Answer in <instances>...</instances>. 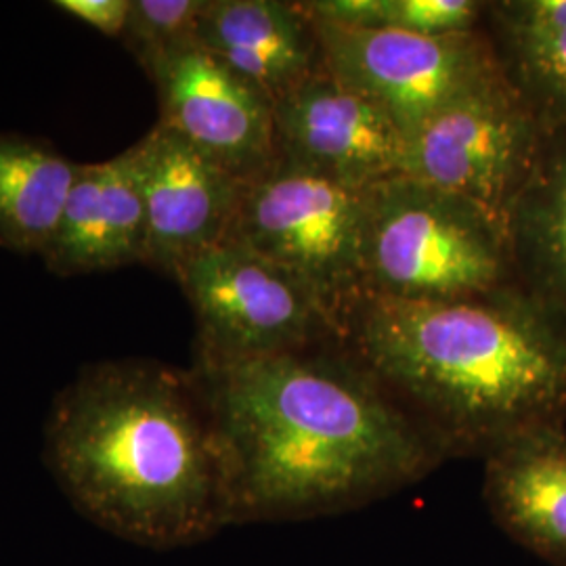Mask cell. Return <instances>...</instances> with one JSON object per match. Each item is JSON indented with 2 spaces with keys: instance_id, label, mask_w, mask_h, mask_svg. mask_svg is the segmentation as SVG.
<instances>
[{
  "instance_id": "1",
  "label": "cell",
  "mask_w": 566,
  "mask_h": 566,
  "mask_svg": "<svg viewBox=\"0 0 566 566\" xmlns=\"http://www.w3.org/2000/svg\"><path fill=\"white\" fill-rule=\"evenodd\" d=\"M191 371L219 437L233 525L357 510L447 462L338 343Z\"/></svg>"
},
{
  "instance_id": "2",
  "label": "cell",
  "mask_w": 566,
  "mask_h": 566,
  "mask_svg": "<svg viewBox=\"0 0 566 566\" xmlns=\"http://www.w3.org/2000/svg\"><path fill=\"white\" fill-rule=\"evenodd\" d=\"M338 346L446 460L566 426V322L514 290L462 303L365 296Z\"/></svg>"
},
{
  "instance_id": "3",
  "label": "cell",
  "mask_w": 566,
  "mask_h": 566,
  "mask_svg": "<svg viewBox=\"0 0 566 566\" xmlns=\"http://www.w3.org/2000/svg\"><path fill=\"white\" fill-rule=\"evenodd\" d=\"M44 460L74 506L139 546H191L233 525L223 453L191 367L84 365L51 405Z\"/></svg>"
},
{
  "instance_id": "4",
  "label": "cell",
  "mask_w": 566,
  "mask_h": 566,
  "mask_svg": "<svg viewBox=\"0 0 566 566\" xmlns=\"http://www.w3.org/2000/svg\"><path fill=\"white\" fill-rule=\"evenodd\" d=\"M367 296L462 303L521 290L506 221L407 175L365 189Z\"/></svg>"
},
{
  "instance_id": "5",
  "label": "cell",
  "mask_w": 566,
  "mask_h": 566,
  "mask_svg": "<svg viewBox=\"0 0 566 566\" xmlns=\"http://www.w3.org/2000/svg\"><path fill=\"white\" fill-rule=\"evenodd\" d=\"M365 189L329 181L292 164H273L243 185L227 240L292 275L336 327L367 296Z\"/></svg>"
},
{
  "instance_id": "6",
  "label": "cell",
  "mask_w": 566,
  "mask_h": 566,
  "mask_svg": "<svg viewBox=\"0 0 566 566\" xmlns=\"http://www.w3.org/2000/svg\"><path fill=\"white\" fill-rule=\"evenodd\" d=\"M175 282L196 319L193 367L243 364L338 338L301 283L240 242L203 250Z\"/></svg>"
},
{
  "instance_id": "7",
  "label": "cell",
  "mask_w": 566,
  "mask_h": 566,
  "mask_svg": "<svg viewBox=\"0 0 566 566\" xmlns=\"http://www.w3.org/2000/svg\"><path fill=\"white\" fill-rule=\"evenodd\" d=\"M324 67L378 105L409 139L447 105L502 74L486 28L451 36L313 23Z\"/></svg>"
},
{
  "instance_id": "8",
  "label": "cell",
  "mask_w": 566,
  "mask_h": 566,
  "mask_svg": "<svg viewBox=\"0 0 566 566\" xmlns=\"http://www.w3.org/2000/svg\"><path fill=\"white\" fill-rule=\"evenodd\" d=\"M546 133L502 72L447 105L407 139L403 175L462 196L506 221Z\"/></svg>"
},
{
  "instance_id": "9",
  "label": "cell",
  "mask_w": 566,
  "mask_h": 566,
  "mask_svg": "<svg viewBox=\"0 0 566 566\" xmlns=\"http://www.w3.org/2000/svg\"><path fill=\"white\" fill-rule=\"evenodd\" d=\"M147 78L160 124L242 182L277 163L273 103L200 42L164 57Z\"/></svg>"
},
{
  "instance_id": "10",
  "label": "cell",
  "mask_w": 566,
  "mask_h": 566,
  "mask_svg": "<svg viewBox=\"0 0 566 566\" xmlns=\"http://www.w3.org/2000/svg\"><path fill=\"white\" fill-rule=\"evenodd\" d=\"M273 118L282 163L353 189L403 175L399 126L325 67L275 103Z\"/></svg>"
},
{
  "instance_id": "11",
  "label": "cell",
  "mask_w": 566,
  "mask_h": 566,
  "mask_svg": "<svg viewBox=\"0 0 566 566\" xmlns=\"http://www.w3.org/2000/svg\"><path fill=\"white\" fill-rule=\"evenodd\" d=\"M133 151L147 219L145 266L177 280L193 256L229 238L245 182L160 122Z\"/></svg>"
},
{
  "instance_id": "12",
  "label": "cell",
  "mask_w": 566,
  "mask_h": 566,
  "mask_svg": "<svg viewBox=\"0 0 566 566\" xmlns=\"http://www.w3.org/2000/svg\"><path fill=\"white\" fill-rule=\"evenodd\" d=\"M147 259V219L133 145L99 163H81L55 235L42 254L55 277L109 273Z\"/></svg>"
},
{
  "instance_id": "13",
  "label": "cell",
  "mask_w": 566,
  "mask_h": 566,
  "mask_svg": "<svg viewBox=\"0 0 566 566\" xmlns=\"http://www.w3.org/2000/svg\"><path fill=\"white\" fill-rule=\"evenodd\" d=\"M198 42L273 105L324 67L298 0H208Z\"/></svg>"
},
{
  "instance_id": "14",
  "label": "cell",
  "mask_w": 566,
  "mask_h": 566,
  "mask_svg": "<svg viewBox=\"0 0 566 566\" xmlns=\"http://www.w3.org/2000/svg\"><path fill=\"white\" fill-rule=\"evenodd\" d=\"M483 497L512 542L566 566V426L535 428L491 451Z\"/></svg>"
},
{
  "instance_id": "15",
  "label": "cell",
  "mask_w": 566,
  "mask_h": 566,
  "mask_svg": "<svg viewBox=\"0 0 566 566\" xmlns=\"http://www.w3.org/2000/svg\"><path fill=\"white\" fill-rule=\"evenodd\" d=\"M506 229L521 290L566 322V130H547Z\"/></svg>"
},
{
  "instance_id": "16",
  "label": "cell",
  "mask_w": 566,
  "mask_h": 566,
  "mask_svg": "<svg viewBox=\"0 0 566 566\" xmlns=\"http://www.w3.org/2000/svg\"><path fill=\"white\" fill-rule=\"evenodd\" d=\"M78 164L46 139L0 133V248L42 259Z\"/></svg>"
},
{
  "instance_id": "17",
  "label": "cell",
  "mask_w": 566,
  "mask_h": 566,
  "mask_svg": "<svg viewBox=\"0 0 566 566\" xmlns=\"http://www.w3.org/2000/svg\"><path fill=\"white\" fill-rule=\"evenodd\" d=\"M485 28L502 72L546 130H566V30L500 20L489 11Z\"/></svg>"
},
{
  "instance_id": "18",
  "label": "cell",
  "mask_w": 566,
  "mask_h": 566,
  "mask_svg": "<svg viewBox=\"0 0 566 566\" xmlns=\"http://www.w3.org/2000/svg\"><path fill=\"white\" fill-rule=\"evenodd\" d=\"M208 0H133L122 46L145 76L170 53L198 42Z\"/></svg>"
},
{
  "instance_id": "19",
  "label": "cell",
  "mask_w": 566,
  "mask_h": 566,
  "mask_svg": "<svg viewBox=\"0 0 566 566\" xmlns=\"http://www.w3.org/2000/svg\"><path fill=\"white\" fill-rule=\"evenodd\" d=\"M483 0H374L367 30H399L420 36L468 34L485 28Z\"/></svg>"
},
{
  "instance_id": "20",
  "label": "cell",
  "mask_w": 566,
  "mask_h": 566,
  "mask_svg": "<svg viewBox=\"0 0 566 566\" xmlns=\"http://www.w3.org/2000/svg\"><path fill=\"white\" fill-rule=\"evenodd\" d=\"M60 13L81 21L105 39L122 42L133 0H55Z\"/></svg>"
},
{
  "instance_id": "21",
  "label": "cell",
  "mask_w": 566,
  "mask_h": 566,
  "mask_svg": "<svg viewBox=\"0 0 566 566\" xmlns=\"http://www.w3.org/2000/svg\"><path fill=\"white\" fill-rule=\"evenodd\" d=\"M486 11L523 25L566 30V0H493Z\"/></svg>"
}]
</instances>
